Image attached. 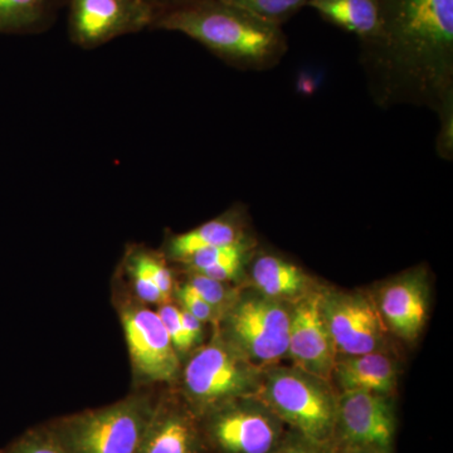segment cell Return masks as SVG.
Returning <instances> with one entry per match:
<instances>
[{
	"mask_svg": "<svg viewBox=\"0 0 453 453\" xmlns=\"http://www.w3.org/2000/svg\"><path fill=\"white\" fill-rule=\"evenodd\" d=\"M392 395L339 393L333 446L339 453H395Z\"/></svg>",
	"mask_w": 453,
	"mask_h": 453,
	"instance_id": "8",
	"label": "cell"
},
{
	"mask_svg": "<svg viewBox=\"0 0 453 453\" xmlns=\"http://www.w3.org/2000/svg\"><path fill=\"white\" fill-rule=\"evenodd\" d=\"M139 453H210L201 419L179 392L157 395Z\"/></svg>",
	"mask_w": 453,
	"mask_h": 453,
	"instance_id": "13",
	"label": "cell"
},
{
	"mask_svg": "<svg viewBox=\"0 0 453 453\" xmlns=\"http://www.w3.org/2000/svg\"><path fill=\"white\" fill-rule=\"evenodd\" d=\"M291 303L249 288H238L214 324L225 342L252 365L267 368L288 357Z\"/></svg>",
	"mask_w": 453,
	"mask_h": 453,
	"instance_id": "6",
	"label": "cell"
},
{
	"mask_svg": "<svg viewBox=\"0 0 453 453\" xmlns=\"http://www.w3.org/2000/svg\"><path fill=\"white\" fill-rule=\"evenodd\" d=\"M250 262V286L271 299L292 303L318 286L303 268L277 253L256 250Z\"/></svg>",
	"mask_w": 453,
	"mask_h": 453,
	"instance_id": "17",
	"label": "cell"
},
{
	"mask_svg": "<svg viewBox=\"0 0 453 453\" xmlns=\"http://www.w3.org/2000/svg\"><path fill=\"white\" fill-rule=\"evenodd\" d=\"M270 453H339L335 447L330 445H320L306 440L295 432H288L280 441L279 445Z\"/></svg>",
	"mask_w": 453,
	"mask_h": 453,
	"instance_id": "27",
	"label": "cell"
},
{
	"mask_svg": "<svg viewBox=\"0 0 453 453\" xmlns=\"http://www.w3.org/2000/svg\"><path fill=\"white\" fill-rule=\"evenodd\" d=\"M0 453H67L49 426L29 429Z\"/></svg>",
	"mask_w": 453,
	"mask_h": 453,
	"instance_id": "22",
	"label": "cell"
},
{
	"mask_svg": "<svg viewBox=\"0 0 453 453\" xmlns=\"http://www.w3.org/2000/svg\"><path fill=\"white\" fill-rule=\"evenodd\" d=\"M140 262L144 266L148 275L151 277L155 285L157 286L164 296L172 301L173 296V276L162 256L146 249H136Z\"/></svg>",
	"mask_w": 453,
	"mask_h": 453,
	"instance_id": "25",
	"label": "cell"
},
{
	"mask_svg": "<svg viewBox=\"0 0 453 453\" xmlns=\"http://www.w3.org/2000/svg\"><path fill=\"white\" fill-rule=\"evenodd\" d=\"M64 0H0V35H40L55 25Z\"/></svg>",
	"mask_w": 453,
	"mask_h": 453,
	"instance_id": "19",
	"label": "cell"
},
{
	"mask_svg": "<svg viewBox=\"0 0 453 453\" xmlns=\"http://www.w3.org/2000/svg\"><path fill=\"white\" fill-rule=\"evenodd\" d=\"M216 311L217 318L222 315V312L228 308L232 303L237 290L229 288L226 282L216 281L210 277L202 275V273H195V271H188L187 282ZM219 321V320H217Z\"/></svg>",
	"mask_w": 453,
	"mask_h": 453,
	"instance_id": "21",
	"label": "cell"
},
{
	"mask_svg": "<svg viewBox=\"0 0 453 453\" xmlns=\"http://www.w3.org/2000/svg\"><path fill=\"white\" fill-rule=\"evenodd\" d=\"M180 311L181 325H183L184 334H186L188 342H189L192 350L201 347L203 342V324L198 319L184 309H179Z\"/></svg>",
	"mask_w": 453,
	"mask_h": 453,
	"instance_id": "28",
	"label": "cell"
},
{
	"mask_svg": "<svg viewBox=\"0 0 453 453\" xmlns=\"http://www.w3.org/2000/svg\"><path fill=\"white\" fill-rule=\"evenodd\" d=\"M223 2L244 9L253 16L273 25L283 27L303 8L308 7L309 0H223Z\"/></svg>",
	"mask_w": 453,
	"mask_h": 453,
	"instance_id": "20",
	"label": "cell"
},
{
	"mask_svg": "<svg viewBox=\"0 0 453 453\" xmlns=\"http://www.w3.org/2000/svg\"><path fill=\"white\" fill-rule=\"evenodd\" d=\"M308 7L329 25L356 35L360 47L369 46L380 37L378 0H309Z\"/></svg>",
	"mask_w": 453,
	"mask_h": 453,
	"instance_id": "18",
	"label": "cell"
},
{
	"mask_svg": "<svg viewBox=\"0 0 453 453\" xmlns=\"http://www.w3.org/2000/svg\"><path fill=\"white\" fill-rule=\"evenodd\" d=\"M160 320L168 333L170 340H172L173 347L177 351L179 357L183 359L184 357L190 354L192 348L188 342L186 334H184L183 325L180 320V311L177 306L173 303H166L159 305L157 310Z\"/></svg>",
	"mask_w": 453,
	"mask_h": 453,
	"instance_id": "24",
	"label": "cell"
},
{
	"mask_svg": "<svg viewBox=\"0 0 453 453\" xmlns=\"http://www.w3.org/2000/svg\"><path fill=\"white\" fill-rule=\"evenodd\" d=\"M70 41L82 50L151 29L155 11L146 0H67Z\"/></svg>",
	"mask_w": 453,
	"mask_h": 453,
	"instance_id": "11",
	"label": "cell"
},
{
	"mask_svg": "<svg viewBox=\"0 0 453 453\" xmlns=\"http://www.w3.org/2000/svg\"><path fill=\"white\" fill-rule=\"evenodd\" d=\"M177 297L179 303H180L181 309L187 310L189 314L198 319L202 324H216L217 320H219L216 311H214L210 303L203 300L188 283H184L183 286L178 288Z\"/></svg>",
	"mask_w": 453,
	"mask_h": 453,
	"instance_id": "26",
	"label": "cell"
},
{
	"mask_svg": "<svg viewBox=\"0 0 453 453\" xmlns=\"http://www.w3.org/2000/svg\"><path fill=\"white\" fill-rule=\"evenodd\" d=\"M157 399L151 390L139 389L115 403L47 426L67 453H139Z\"/></svg>",
	"mask_w": 453,
	"mask_h": 453,
	"instance_id": "4",
	"label": "cell"
},
{
	"mask_svg": "<svg viewBox=\"0 0 453 453\" xmlns=\"http://www.w3.org/2000/svg\"><path fill=\"white\" fill-rule=\"evenodd\" d=\"M378 2L380 37L359 53L372 103L451 111L453 0Z\"/></svg>",
	"mask_w": 453,
	"mask_h": 453,
	"instance_id": "1",
	"label": "cell"
},
{
	"mask_svg": "<svg viewBox=\"0 0 453 453\" xmlns=\"http://www.w3.org/2000/svg\"><path fill=\"white\" fill-rule=\"evenodd\" d=\"M330 383L295 365H271L255 396L295 434L333 446L339 395Z\"/></svg>",
	"mask_w": 453,
	"mask_h": 453,
	"instance_id": "3",
	"label": "cell"
},
{
	"mask_svg": "<svg viewBox=\"0 0 453 453\" xmlns=\"http://www.w3.org/2000/svg\"><path fill=\"white\" fill-rule=\"evenodd\" d=\"M120 318L136 383H177L181 359L157 312L139 301L122 305Z\"/></svg>",
	"mask_w": 453,
	"mask_h": 453,
	"instance_id": "9",
	"label": "cell"
},
{
	"mask_svg": "<svg viewBox=\"0 0 453 453\" xmlns=\"http://www.w3.org/2000/svg\"><path fill=\"white\" fill-rule=\"evenodd\" d=\"M199 419L210 451L217 453H270L288 434L255 395L232 399Z\"/></svg>",
	"mask_w": 453,
	"mask_h": 453,
	"instance_id": "7",
	"label": "cell"
},
{
	"mask_svg": "<svg viewBox=\"0 0 453 453\" xmlns=\"http://www.w3.org/2000/svg\"><path fill=\"white\" fill-rule=\"evenodd\" d=\"M151 7L154 8L155 14L165 9L177 7V5L184 4V3L192 2V0H146Z\"/></svg>",
	"mask_w": 453,
	"mask_h": 453,
	"instance_id": "29",
	"label": "cell"
},
{
	"mask_svg": "<svg viewBox=\"0 0 453 453\" xmlns=\"http://www.w3.org/2000/svg\"><path fill=\"white\" fill-rule=\"evenodd\" d=\"M127 270L129 273L131 281L135 288V295L140 303H151V305H162L172 303L166 299L162 291L155 285L151 277L148 275L144 266L138 257L135 249L131 250L127 258Z\"/></svg>",
	"mask_w": 453,
	"mask_h": 453,
	"instance_id": "23",
	"label": "cell"
},
{
	"mask_svg": "<svg viewBox=\"0 0 453 453\" xmlns=\"http://www.w3.org/2000/svg\"><path fill=\"white\" fill-rule=\"evenodd\" d=\"M151 29L180 33L244 73L273 70L288 52L281 26L223 0H192L155 14Z\"/></svg>",
	"mask_w": 453,
	"mask_h": 453,
	"instance_id": "2",
	"label": "cell"
},
{
	"mask_svg": "<svg viewBox=\"0 0 453 453\" xmlns=\"http://www.w3.org/2000/svg\"><path fill=\"white\" fill-rule=\"evenodd\" d=\"M372 299L387 330L405 342H414L427 319V271L422 267L404 271L384 283Z\"/></svg>",
	"mask_w": 453,
	"mask_h": 453,
	"instance_id": "14",
	"label": "cell"
},
{
	"mask_svg": "<svg viewBox=\"0 0 453 453\" xmlns=\"http://www.w3.org/2000/svg\"><path fill=\"white\" fill-rule=\"evenodd\" d=\"M321 314L339 356L387 349V330L372 295L321 288Z\"/></svg>",
	"mask_w": 453,
	"mask_h": 453,
	"instance_id": "10",
	"label": "cell"
},
{
	"mask_svg": "<svg viewBox=\"0 0 453 453\" xmlns=\"http://www.w3.org/2000/svg\"><path fill=\"white\" fill-rule=\"evenodd\" d=\"M264 369L241 356L214 330L208 344L190 353L179 377L178 392L190 410L202 417L232 399L256 395Z\"/></svg>",
	"mask_w": 453,
	"mask_h": 453,
	"instance_id": "5",
	"label": "cell"
},
{
	"mask_svg": "<svg viewBox=\"0 0 453 453\" xmlns=\"http://www.w3.org/2000/svg\"><path fill=\"white\" fill-rule=\"evenodd\" d=\"M398 363L387 349L360 356H338L332 372L340 393L392 395L398 383Z\"/></svg>",
	"mask_w": 453,
	"mask_h": 453,
	"instance_id": "15",
	"label": "cell"
},
{
	"mask_svg": "<svg viewBox=\"0 0 453 453\" xmlns=\"http://www.w3.org/2000/svg\"><path fill=\"white\" fill-rule=\"evenodd\" d=\"M320 286L291 303L288 357L294 365L332 381L338 351L321 314Z\"/></svg>",
	"mask_w": 453,
	"mask_h": 453,
	"instance_id": "12",
	"label": "cell"
},
{
	"mask_svg": "<svg viewBox=\"0 0 453 453\" xmlns=\"http://www.w3.org/2000/svg\"><path fill=\"white\" fill-rule=\"evenodd\" d=\"M250 238L253 237L247 226L244 211L235 207L190 231L170 235L165 242L164 255L172 261L180 264L193 253L213 247L242 242Z\"/></svg>",
	"mask_w": 453,
	"mask_h": 453,
	"instance_id": "16",
	"label": "cell"
}]
</instances>
